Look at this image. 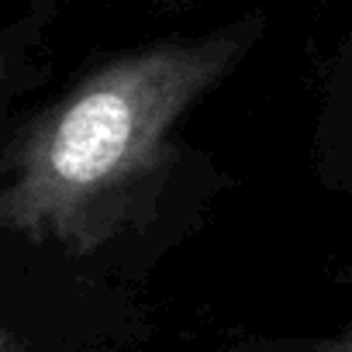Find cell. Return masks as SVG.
<instances>
[{"instance_id":"cell-2","label":"cell","mask_w":352,"mask_h":352,"mask_svg":"<svg viewBox=\"0 0 352 352\" xmlns=\"http://www.w3.org/2000/svg\"><path fill=\"white\" fill-rule=\"evenodd\" d=\"M0 232V352H131V307Z\"/></svg>"},{"instance_id":"cell-5","label":"cell","mask_w":352,"mask_h":352,"mask_svg":"<svg viewBox=\"0 0 352 352\" xmlns=\"http://www.w3.org/2000/svg\"><path fill=\"white\" fill-rule=\"evenodd\" d=\"M25 4H38V8H49V11H63L66 0H25ZM159 8H169V11H180V8H197V4H225V0H152Z\"/></svg>"},{"instance_id":"cell-3","label":"cell","mask_w":352,"mask_h":352,"mask_svg":"<svg viewBox=\"0 0 352 352\" xmlns=\"http://www.w3.org/2000/svg\"><path fill=\"white\" fill-rule=\"evenodd\" d=\"M56 11L25 4V14L0 25V121H4L21 97L42 87L49 73V35L56 25Z\"/></svg>"},{"instance_id":"cell-1","label":"cell","mask_w":352,"mask_h":352,"mask_svg":"<svg viewBox=\"0 0 352 352\" xmlns=\"http://www.w3.org/2000/svg\"><path fill=\"white\" fill-rule=\"evenodd\" d=\"M266 28V11H245L87 66L0 152V232L63 263H87L138 232L180 162V124Z\"/></svg>"},{"instance_id":"cell-4","label":"cell","mask_w":352,"mask_h":352,"mask_svg":"<svg viewBox=\"0 0 352 352\" xmlns=\"http://www.w3.org/2000/svg\"><path fill=\"white\" fill-rule=\"evenodd\" d=\"M239 352H352L349 349V331L342 328L335 338H314V342H245Z\"/></svg>"}]
</instances>
